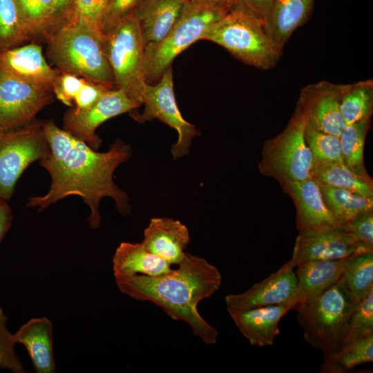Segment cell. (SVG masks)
I'll use <instances>...</instances> for the list:
<instances>
[{
    "label": "cell",
    "instance_id": "cell-1",
    "mask_svg": "<svg viewBox=\"0 0 373 373\" xmlns=\"http://www.w3.org/2000/svg\"><path fill=\"white\" fill-rule=\"evenodd\" d=\"M43 131L49 151L39 164L50 175L51 184L44 195L29 198L27 206L42 211L68 195H79L90 208L88 222L93 229L100 227L99 202L104 198L113 199L120 214L129 213L128 196L115 183L113 173L131 157V144L116 140L107 151L98 152L52 119L43 122Z\"/></svg>",
    "mask_w": 373,
    "mask_h": 373
},
{
    "label": "cell",
    "instance_id": "cell-2",
    "mask_svg": "<svg viewBox=\"0 0 373 373\" xmlns=\"http://www.w3.org/2000/svg\"><path fill=\"white\" fill-rule=\"evenodd\" d=\"M178 265L164 275L117 277L115 283L123 294L153 303L173 320L187 323L206 344L214 345L218 331L201 316L198 305L220 289L221 273L204 258L189 253Z\"/></svg>",
    "mask_w": 373,
    "mask_h": 373
},
{
    "label": "cell",
    "instance_id": "cell-3",
    "mask_svg": "<svg viewBox=\"0 0 373 373\" xmlns=\"http://www.w3.org/2000/svg\"><path fill=\"white\" fill-rule=\"evenodd\" d=\"M104 38L83 21L71 17L46 37L47 57L60 70L116 88Z\"/></svg>",
    "mask_w": 373,
    "mask_h": 373
},
{
    "label": "cell",
    "instance_id": "cell-4",
    "mask_svg": "<svg viewBox=\"0 0 373 373\" xmlns=\"http://www.w3.org/2000/svg\"><path fill=\"white\" fill-rule=\"evenodd\" d=\"M202 39L222 46L238 59L260 70L274 68L283 52L267 34L263 22L238 6L213 23Z\"/></svg>",
    "mask_w": 373,
    "mask_h": 373
},
{
    "label": "cell",
    "instance_id": "cell-5",
    "mask_svg": "<svg viewBox=\"0 0 373 373\" xmlns=\"http://www.w3.org/2000/svg\"><path fill=\"white\" fill-rule=\"evenodd\" d=\"M229 11L204 1L185 0L166 36L157 44L145 47L146 82L155 84L171 66L175 57L193 43L202 39L207 29Z\"/></svg>",
    "mask_w": 373,
    "mask_h": 373
},
{
    "label": "cell",
    "instance_id": "cell-6",
    "mask_svg": "<svg viewBox=\"0 0 373 373\" xmlns=\"http://www.w3.org/2000/svg\"><path fill=\"white\" fill-rule=\"evenodd\" d=\"M355 305L336 283L314 299L294 307L305 340L322 352L324 360L341 348Z\"/></svg>",
    "mask_w": 373,
    "mask_h": 373
},
{
    "label": "cell",
    "instance_id": "cell-7",
    "mask_svg": "<svg viewBox=\"0 0 373 373\" xmlns=\"http://www.w3.org/2000/svg\"><path fill=\"white\" fill-rule=\"evenodd\" d=\"M104 44L116 88L122 90L139 105L143 104L145 80V46L133 12L110 32Z\"/></svg>",
    "mask_w": 373,
    "mask_h": 373
},
{
    "label": "cell",
    "instance_id": "cell-8",
    "mask_svg": "<svg viewBox=\"0 0 373 373\" xmlns=\"http://www.w3.org/2000/svg\"><path fill=\"white\" fill-rule=\"evenodd\" d=\"M305 119L296 108L285 128L265 142L258 166L262 175L279 184L312 178L313 159L305 140Z\"/></svg>",
    "mask_w": 373,
    "mask_h": 373
},
{
    "label": "cell",
    "instance_id": "cell-9",
    "mask_svg": "<svg viewBox=\"0 0 373 373\" xmlns=\"http://www.w3.org/2000/svg\"><path fill=\"white\" fill-rule=\"evenodd\" d=\"M49 146L43 131V122L34 119L27 125L0 131V198L9 200L25 169L41 161Z\"/></svg>",
    "mask_w": 373,
    "mask_h": 373
},
{
    "label": "cell",
    "instance_id": "cell-10",
    "mask_svg": "<svg viewBox=\"0 0 373 373\" xmlns=\"http://www.w3.org/2000/svg\"><path fill=\"white\" fill-rule=\"evenodd\" d=\"M142 113L130 114L137 122L157 119L178 133V140L171 148L174 160L188 155L193 140L200 135L196 127L182 117L174 95L172 68L170 66L154 84L146 83L143 90Z\"/></svg>",
    "mask_w": 373,
    "mask_h": 373
},
{
    "label": "cell",
    "instance_id": "cell-11",
    "mask_svg": "<svg viewBox=\"0 0 373 373\" xmlns=\"http://www.w3.org/2000/svg\"><path fill=\"white\" fill-rule=\"evenodd\" d=\"M51 85L28 81L0 72V131L32 122L52 101Z\"/></svg>",
    "mask_w": 373,
    "mask_h": 373
},
{
    "label": "cell",
    "instance_id": "cell-12",
    "mask_svg": "<svg viewBox=\"0 0 373 373\" xmlns=\"http://www.w3.org/2000/svg\"><path fill=\"white\" fill-rule=\"evenodd\" d=\"M140 106L122 90L110 89L90 107L84 110L72 108L66 111L63 118V129L97 151L102 139L95 133L97 128L112 117L136 112Z\"/></svg>",
    "mask_w": 373,
    "mask_h": 373
},
{
    "label": "cell",
    "instance_id": "cell-13",
    "mask_svg": "<svg viewBox=\"0 0 373 373\" xmlns=\"http://www.w3.org/2000/svg\"><path fill=\"white\" fill-rule=\"evenodd\" d=\"M372 252L373 248L362 243L338 226L299 232L291 258L287 263L294 268L309 260L344 259Z\"/></svg>",
    "mask_w": 373,
    "mask_h": 373
},
{
    "label": "cell",
    "instance_id": "cell-14",
    "mask_svg": "<svg viewBox=\"0 0 373 373\" xmlns=\"http://www.w3.org/2000/svg\"><path fill=\"white\" fill-rule=\"evenodd\" d=\"M346 84L321 81L304 87L296 108L306 124L314 128L339 137L345 127L340 102Z\"/></svg>",
    "mask_w": 373,
    "mask_h": 373
},
{
    "label": "cell",
    "instance_id": "cell-15",
    "mask_svg": "<svg viewBox=\"0 0 373 373\" xmlns=\"http://www.w3.org/2000/svg\"><path fill=\"white\" fill-rule=\"evenodd\" d=\"M287 262L247 291L225 297L229 314L244 309L291 303L297 289L296 274Z\"/></svg>",
    "mask_w": 373,
    "mask_h": 373
},
{
    "label": "cell",
    "instance_id": "cell-16",
    "mask_svg": "<svg viewBox=\"0 0 373 373\" xmlns=\"http://www.w3.org/2000/svg\"><path fill=\"white\" fill-rule=\"evenodd\" d=\"M280 185L294 203L296 224L299 232L321 230L341 224L327 209L319 184L314 178L286 182Z\"/></svg>",
    "mask_w": 373,
    "mask_h": 373
},
{
    "label": "cell",
    "instance_id": "cell-17",
    "mask_svg": "<svg viewBox=\"0 0 373 373\" xmlns=\"http://www.w3.org/2000/svg\"><path fill=\"white\" fill-rule=\"evenodd\" d=\"M190 242L187 227L180 220L169 218H153L144 230L142 242L150 252L172 265L184 259V249Z\"/></svg>",
    "mask_w": 373,
    "mask_h": 373
},
{
    "label": "cell",
    "instance_id": "cell-18",
    "mask_svg": "<svg viewBox=\"0 0 373 373\" xmlns=\"http://www.w3.org/2000/svg\"><path fill=\"white\" fill-rule=\"evenodd\" d=\"M59 71L46 62L37 43L0 51V72L9 75L52 86Z\"/></svg>",
    "mask_w": 373,
    "mask_h": 373
},
{
    "label": "cell",
    "instance_id": "cell-19",
    "mask_svg": "<svg viewBox=\"0 0 373 373\" xmlns=\"http://www.w3.org/2000/svg\"><path fill=\"white\" fill-rule=\"evenodd\" d=\"M291 303L264 306L230 313V316L242 334L256 346L265 347L273 344L280 333L278 324L289 310Z\"/></svg>",
    "mask_w": 373,
    "mask_h": 373
},
{
    "label": "cell",
    "instance_id": "cell-20",
    "mask_svg": "<svg viewBox=\"0 0 373 373\" xmlns=\"http://www.w3.org/2000/svg\"><path fill=\"white\" fill-rule=\"evenodd\" d=\"M15 343L23 345L36 373H54L52 323L47 317L32 318L13 334Z\"/></svg>",
    "mask_w": 373,
    "mask_h": 373
},
{
    "label": "cell",
    "instance_id": "cell-21",
    "mask_svg": "<svg viewBox=\"0 0 373 373\" xmlns=\"http://www.w3.org/2000/svg\"><path fill=\"white\" fill-rule=\"evenodd\" d=\"M351 257L338 260H314L301 262L295 271L297 289L294 306L314 299L336 283Z\"/></svg>",
    "mask_w": 373,
    "mask_h": 373
},
{
    "label": "cell",
    "instance_id": "cell-22",
    "mask_svg": "<svg viewBox=\"0 0 373 373\" xmlns=\"http://www.w3.org/2000/svg\"><path fill=\"white\" fill-rule=\"evenodd\" d=\"M185 0H142L133 11L144 46L157 44L175 23Z\"/></svg>",
    "mask_w": 373,
    "mask_h": 373
},
{
    "label": "cell",
    "instance_id": "cell-23",
    "mask_svg": "<svg viewBox=\"0 0 373 373\" xmlns=\"http://www.w3.org/2000/svg\"><path fill=\"white\" fill-rule=\"evenodd\" d=\"M314 1H273L263 24L267 34L281 51L294 31L308 17Z\"/></svg>",
    "mask_w": 373,
    "mask_h": 373
},
{
    "label": "cell",
    "instance_id": "cell-24",
    "mask_svg": "<svg viewBox=\"0 0 373 373\" xmlns=\"http://www.w3.org/2000/svg\"><path fill=\"white\" fill-rule=\"evenodd\" d=\"M171 266L167 261L148 251L142 242H122L113 257L115 278L135 274L159 276L169 273L173 269Z\"/></svg>",
    "mask_w": 373,
    "mask_h": 373
},
{
    "label": "cell",
    "instance_id": "cell-25",
    "mask_svg": "<svg viewBox=\"0 0 373 373\" xmlns=\"http://www.w3.org/2000/svg\"><path fill=\"white\" fill-rule=\"evenodd\" d=\"M312 177L320 184L373 198V180L370 175L354 173L343 162H313Z\"/></svg>",
    "mask_w": 373,
    "mask_h": 373
},
{
    "label": "cell",
    "instance_id": "cell-26",
    "mask_svg": "<svg viewBox=\"0 0 373 373\" xmlns=\"http://www.w3.org/2000/svg\"><path fill=\"white\" fill-rule=\"evenodd\" d=\"M338 284L354 303L373 291V252L352 256Z\"/></svg>",
    "mask_w": 373,
    "mask_h": 373
},
{
    "label": "cell",
    "instance_id": "cell-27",
    "mask_svg": "<svg viewBox=\"0 0 373 373\" xmlns=\"http://www.w3.org/2000/svg\"><path fill=\"white\" fill-rule=\"evenodd\" d=\"M32 41L45 40L57 27L55 0H16Z\"/></svg>",
    "mask_w": 373,
    "mask_h": 373
},
{
    "label": "cell",
    "instance_id": "cell-28",
    "mask_svg": "<svg viewBox=\"0 0 373 373\" xmlns=\"http://www.w3.org/2000/svg\"><path fill=\"white\" fill-rule=\"evenodd\" d=\"M319 184L327 209L341 223L365 212L373 211V198L354 193L350 191Z\"/></svg>",
    "mask_w": 373,
    "mask_h": 373
},
{
    "label": "cell",
    "instance_id": "cell-29",
    "mask_svg": "<svg viewBox=\"0 0 373 373\" xmlns=\"http://www.w3.org/2000/svg\"><path fill=\"white\" fill-rule=\"evenodd\" d=\"M345 126L370 118L373 112V82L363 80L346 84L340 102Z\"/></svg>",
    "mask_w": 373,
    "mask_h": 373
},
{
    "label": "cell",
    "instance_id": "cell-30",
    "mask_svg": "<svg viewBox=\"0 0 373 373\" xmlns=\"http://www.w3.org/2000/svg\"><path fill=\"white\" fill-rule=\"evenodd\" d=\"M373 361V333L343 347L332 357L324 360L319 372L344 373L354 367Z\"/></svg>",
    "mask_w": 373,
    "mask_h": 373
},
{
    "label": "cell",
    "instance_id": "cell-31",
    "mask_svg": "<svg viewBox=\"0 0 373 373\" xmlns=\"http://www.w3.org/2000/svg\"><path fill=\"white\" fill-rule=\"evenodd\" d=\"M371 124V117L346 125L340 137L343 163L354 173L370 175L364 163V147L367 133Z\"/></svg>",
    "mask_w": 373,
    "mask_h": 373
},
{
    "label": "cell",
    "instance_id": "cell-32",
    "mask_svg": "<svg viewBox=\"0 0 373 373\" xmlns=\"http://www.w3.org/2000/svg\"><path fill=\"white\" fill-rule=\"evenodd\" d=\"M27 41H32V38L22 21L16 0H0V51Z\"/></svg>",
    "mask_w": 373,
    "mask_h": 373
},
{
    "label": "cell",
    "instance_id": "cell-33",
    "mask_svg": "<svg viewBox=\"0 0 373 373\" xmlns=\"http://www.w3.org/2000/svg\"><path fill=\"white\" fill-rule=\"evenodd\" d=\"M304 137L313 162H343L339 137L318 131L306 122Z\"/></svg>",
    "mask_w": 373,
    "mask_h": 373
},
{
    "label": "cell",
    "instance_id": "cell-34",
    "mask_svg": "<svg viewBox=\"0 0 373 373\" xmlns=\"http://www.w3.org/2000/svg\"><path fill=\"white\" fill-rule=\"evenodd\" d=\"M373 333V291L356 303L349 318L341 347Z\"/></svg>",
    "mask_w": 373,
    "mask_h": 373
},
{
    "label": "cell",
    "instance_id": "cell-35",
    "mask_svg": "<svg viewBox=\"0 0 373 373\" xmlns=\"http://www.w3.org/2000/svg\"><path fill=\"white\" fill-rule=\"evenodd\" d=\"M8 317L0 307V368L13 373L26 371L15 351L13 334L9 332L6 323Z\"/></svg>",
    "mask_w": 373,
    "mask_h": 373
},
{
    "label": "cell",
    "instance_id": "cell-36",
    "mask_svg": "<svg viewBox=\"0 0 373 373\" xmlns=\"http://www.w3.org/2000/svg\"><path fill=\"white\" fill-rule=\"evenodd\" d=\"M108 2V0H75L71 17L83 21L92 29L102 35L101 23Z\"/></svg>",
    "mask_w": 373,
    "mask_h": 373
},
{
    "label": "cell",
    "instance_id": "cell-37",
    "mask_svg": "<svg viewBox=\"0 0 373 373\" xmlns=\"http://www.w3.org/2000/svg\"><path fill=\"white\" fill-rule=\"evenodd\" d=\"M141 1L108 0L101 23V32L103 36L110 32L131 15Z\"/></svg>",
    "mask_w": 373,
    "mask_h": 373
},
{
    "label": "cell",
    "instance_id": "cell-38",
    "mask_svg": "<svg viewBox=\"0 0 373 373\" xmlns=\"http://www.w3.org/2000/svg\"><path fill=\"white\" fill-rule=\"evenodd\" d=\"M85 81L83 77L60 70L52 85L53 93L62 103L73 107L74 99Z\"/></svg>",
    "mask_w": 373,
    "mask_h": 373
},
{
    "label": "cell",
    "instance_id": "cell-39",
    "mask_svg": "<svg viewBox=\"0 0 373 373\" xmlns=\"http://www.w3.org/2000/svg\"><path fill=\"white\" fill-rule=\"evenodd\" d=\"M339 227L362 243L373 248V211L361 213Z\"/></svg>",
    "mask_w": 373,
    "mask_h": 373
},
{
    "label": "cell",
    "instance_id": "cell-40",
    "mask_svg": "<svg viewBox=\"0 0 373 373\" xmlns=\"http://www.w3.org/2000/svg\"><path fill=\"white\" fill-rule=\"evenodd\" d=\"M111 88L105 85L86 79L82 89L75 97L73 106L76 110H84L93 106L101 96Z\"/></svg>",
    "mask_w": 373,
    "mask_h": 373
},
{
    "label": "cell",
    "instance_id": "cell-41",
    "mask_svg": "<svg viewBox=\"0 0 373 373\" xmlns=\"http://www.w3.org/2000/svg\"><path fill=\"white\" fill-rule=\"evenodd\" d=\"M274 0H236L237 6L244 9L262 22L265 19Z\"/></svg>",
    "mask_w": 373,
    "mask_h": 373
},
{
    "label": "cell",
    "instance_id": "cell-42",
    "mask_svg": "<svg viewBox=\"0 0 373 373\" xmlns=\"http://www.w3.org/2000/svg\"><path fill=\"white\" fill-rule=\"evenodd\" d=\"M75 3V0H55L57 27L71 17L74 11Z\"/></svg>",
    "mask_w": 373,
    "mask_h": 373
},
{
    "label": "cell",
    "instance_id": "cell-43",
    "mask_svg": "<svg viewBox=\"0 0 373 373\" xmlns=\"http://www.w3.org/2000/svg\"><path fill=\"white\" fill-rule=\"evenodd\" d=\"M12 213L5 200H0V242L9 230L12 220Z\"/></svg>",
    "mask_w": 373,
    "mask_h": 373
},
{
    "label": "cell",
    "instance_id": "cell-44",
    "mask_svg": "<svg viewBox=\"0 0 373 373\" xmlns=\"http://www.w3.org/2000/svg\"><path fill=\"white\" fill-rule=\"evenodd\" d=\"M209 2L231 10L237 6L236 0H200Z\"/></svg>",
    "mask_w": 373,
    "mask_h": 373
},
{
    "label": "cell",
    "instance_id": "cell-45",
    "mask_svg": "<svg viewBox=\"0 0 373 373\" xmlns=\"http://www.w3.org/2000/svg\"><path fill=\"white\" fill-rule=\"evenodd\" d=\"M1 200V199L0 198V200Z\"/></svg>",
    "mask_w": 373,
    "mask_h": 373
}]
</instances>
